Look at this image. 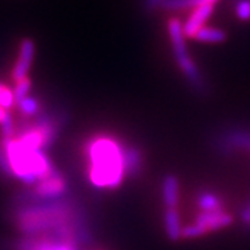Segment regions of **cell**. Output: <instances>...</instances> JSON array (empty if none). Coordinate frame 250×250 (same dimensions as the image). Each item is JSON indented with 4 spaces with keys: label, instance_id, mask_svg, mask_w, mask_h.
<instances>
[{
    "label": "cell",
    "instance_id": "7a4b0ae2",
    "mask_svg": "<svg viewBox=\"0 0 250 250\" xmlns=\"http://www.w3.org/2000/svg\"><path fill=\"white\" fill-rule=\"evenodd\" d=\"M1 146L7 156L11 174L28 185L38 184L54 172L53 166L43 150L29 149L17 138L3 139Z\"/></svg>",
    "mask_w": 250,
    "mask_h": 250
},
{
    "label": "cell",
    "instance_id": "ac0fdd59",
    "mask_svg": "<svg viewBox=\"0 0 250 250\" xmlns=\"http://www.w3.org/2000/svg\"><path fill=\"white\" fill-rule=\"evenodd\" d=\"M14 103H16V99H14L13 90L9 89L7 86H3L0 90V107L7 110L13 107Z\"/></svg>",
    "mask_w": 250,
    "mask_h": 250
},
{
    "label": "cell",
    "instance_id": "7c38bea8",
    "mask_svg": "<svg viewBox=\"0 0 250 250\" xmlns=\"http://www.w3.org/2000/svg\"><path fill=\"white\" fill-rule=\"evenodd\" d=\"M197 206L202 211H217L223 210V200L211 190H203L197 195Z\"/></svg>",
    "mask_w": 250,
    "mask_h": 250
},
{
    "label": "cell",
    "instance_id": "6da1fadb",
    "mask_svg": "<svg viewBox=\"0 0 250 250\" xmlns=\"http://www.w3.org/2000/svg\"><path fill=\"white\" fill-rule=\"evenodd\" d=\"M88 178L99 189H116L126 177L125 147L120 141L108 135L90 138L86 147Z\"/></svg>",
    "mask_w": 250,
    "mask_h": 250
},
{
    "label": "cell",
    "instance_id": "9a60e30c",
    "mask_svg": "<svg viewBox=\"0 0 250 250\" xmlns=\"http://www.w3.org/2000/svg\"><path fill=\"white\" fill-rule=\"evenodd\" d=\"M28 250H77L71 241L41 242L38 245H31Z\"/></svg>",
    "mask_w": 250,
    "mask_h": 250
},
{
    "label": "cell",
    "instance_id": "5bb4252c",
    "mask_svg": "<svg viewBox=\"0 0 250 250\" xmlns=\"http://www.w3.org/2000/svg\"><path fill=\"white\" fill-rule=\"evenodd\" d=\"M207 0H164L161 4V9L175 11V10L196 9L202 4H206Z\"/></svg>",
    "mask_w": 250,
    "mask_h": 250
},
{
    "label": "cell",
    "instance_id": "44dd1931",
    "mask_svg": "<svg viewBox=\"0 0 250 250\" xmlns=\"http://www.w3.org/2000/svg\"><path fill=\"white\" fill-rule=\"evenodd\" d=\"M163 1L164 0H145V10L147 13H153V11H156L159 7H161Z\"/></svg>",
    "mask_w": 250,
    "mask_h": 250
},
{
    "label": "cell",
    "instance_id": "277c9868",
    "mask_svg": "<svg viewBox=\"0 0 250 250\" xmlns=\"http://www.w3.org/2000/svg\"><path fill=\"white\" fill-rule=\"evenodd\" d=\"M232 215L228 211H225L224 208L217 210V211H202L193 223L188 227H184L182 238L195 239L199 236H203L206 233L227 228L232 224Z\"/></svg>",
    "mask_w": 250,
    "mask_h": 250
},
{
    "label": "cell",
    "instance_id": "4fadbf2b",
    "mask_svg": "<svg viewBox=\"0 0 250 250\" xmlns=\"http://www.w3.org/2000/svg\"><path fill=\"white\" fill-rule=\"evenodd\" d=\"M193 39H196L197 42H203V43H221L227 39V34L223 29L215 27H203Z\"/></svg>",
    "mask_w": 250,
    "mask_h": 250
},
{
    "label": "cell",
    "instance_id": "30bf717a",
    "mask_svg": "<svg viewBox=\"0 0 250 250\" xmlns=\"http://www.w3.org/2000/svg\"><path fill=\"white\" fill-rule=\"evenodd\" d=\"M164 227H166V233L171 241H178L179 238H182L184 227L181 225V217H179L177 207L175 208H166V211H164Z\"/></svg>",
    "mask_w": 250,
    "mask_h": 250
},
{
    "label": "cell",
    "instance_id": "8992f818",
    "mask_svg": "<svg viewBox=\"0 0 250 250\" xmlns=\"http://www.w3.org/2000/svg\"><path fill=\"white\" fill-rule=\"evenodd\" d=\"M213 11H214V4H210V3H206V4H202L196 9H193L187 22L182 25L185 38H195L197 32L203 27H206V22L211 17Z\"/></svg>",
    "mask_w": 250,
    "mask_h": 250
},
{
    "label": "cell",
    "instance_id": "7402d4cb",
    "mask_svg": "<svg viewBox=\"0 0 250 250\" xmlns=\"http://www.w3.org/2000/svg\"><path fill=\"white\" fill-rule=\"evenodd\" d=\"M241 220L242 223H243V225H246V227H249L250 228V202L246 205V207L242 210Z\"/></svg>",
    "mask_w": 250,
    "mask_h": 250
},
{
    "label": "cell",
    "instance_id": "52a82bcc",
    "mask_svg": "<svg viewBox=\"0 0 250 250\" xmlns=\"http://www.w3.org/2000/svg\"><path fill=\"white\" fill-rule=\"evenodd\" d=\"M65 181L54 171L52 175L39 181L35 187V193L39 196H60L65 192Z\"/></svg>",
    "mask_w": 250,
    "mask_h": 250
},
{
    "label": "cell",
    "instance_id": "ffe728a7",
    "mask_svg": "<svg viewBox=\"0 0 250 250\" xmlns=\"http://www.w3.org/2000/svg\"><path fill=\"white\" fill-rule=\"evenodd\" d=\"M0 128H1V135L3 139H10L13 138V132H14V124H13V118L10 114L4 117V120L0 123Z\"/></svg>",
    "mask_w": 250,
    "mask_h": 250
},
{
    "label": "cell",
    "instance_id": "2e32d148",
    "mask_svg": "<svg viewBox=\"0 0 250 250\" xmlns=\"http://www.w3.org/2000/svg\"><path fill=\"white\" fill-rule=\"evenodd\" d=\"M17 106L20 108V111L27 117L35 116L36 113L39 111V103H38V100L35 98H29V96L22 99L21 102H18Z\"/></svg>",
    "mask_w": 250,
    "mask_h": 250
},
{
    "label": "cell",
    "instance_id": "3957f363",
    "mask_svg": "<svg viewBox=\"0 0 250 250\" xmlns=\"http://www.w3.org/2000/svg\"><path fill=\"white\" fill-rule=\"evenodd\" d=\"M168 35H170L172 52H174V56H175V60L178 62L179 70L185 75L188 82L197 92H203L206 86L205 80H203L202 74L199 71L197 65L193 62V59L190 57V54L188 53L182 24L177 18H171L168 21Z\"/></svg>",
    "mask_w": 250,
    "mask_h": 250
},
{
    "label": "cell",
    "instance_id": "e0dca14e",
    "mask_svg": "<svg viewBox=\"0 0 250 250\" xmlns=\"http://www.w3.org/2000/svg\"><path fill=\"white\" fill-rule=\"evenodd\" d=\"M31 90V80L29 78H24V80L18 81L16 83V88L13 90L14 93V99H16V103L21 102L22 99H25L28 96Z\"/></svg>",
    "mask_w": 250,
    "mask_h": 250
},
{
    "label": "cell",
    "instance_id": "ba28073f",
    "mask_svg": "<svg viewBox=\"0 0 250 250\" xmlns=\"http://www.w3.org/2000/svg\"><path fill=\"white\" fill-rule=\"evenodd\" d=\"M161 196L166 208H175L179 200V184L174 175H167L161 184Z\"/></svg>",
    "mask_w": 250,
    "mask_h": 250
},
{
    "label": "cell",
    "instance_id": "603a6c76",
    "mask_svg": "<svg viewBox=\"0 0 250 250\" xmlns=\"http://www.w3.org/2000/svg\"><path fill=\"white\" fill-rule=\"evenodd\" d=\"M7 114H9V113H6V110H4V108L0 107V123H1L3 120H4V117L7 116Z\"/></svg>",
    "mask_w": 250,
    "mask_h": 250
},
{
    "label": "cell",
    "instance_id": "5b68a950",
    "mask_svg": "<svg viewBox=\"0 0 250 250\" xmlns=\"http://www.w3.org/2000/svg\"><path fill=\"white\" fill-rule=\"evenodd\" d=\"M34 57H35V43L32 39H24L20 45V52H18L17 62L13 68V80L18 82V81L24 80V78H28V72H29V68L32 65V62H34Z\"/></svg>",
    "mask_w": 250,
    "mask_h": 250
},
{
    "label": "cell",
    "instance_id": "9c48e42d",
    "mask_svg": "<svg viewBox=\"0 0 250 250\" xmlns=\"http://www.w3.org/2000/svg\"><path fill=\"white\" fill-rule=\"evenodd\" d=\"M223 149H245L250 150V132L229 131L220 139Z\"/></svg>",
    "mask_w": 250,
    "mask_h": 250
},
{
    "label": "cell",
    "instance_id": "8fae6325",
    "mask_svg": "<svg viewBox=\"0 0 250 250\" xmlns=\"http://www.w3.org/2000/svg\"><path fill=\"white\" fill-rule=\"evenodd\" d=\"M143 168V156L139 147L128 146L125 147V170L128 177H136Z\"/></svg>",
    "mask_w": 250,
    "mask_h": 250
},
{
    "label": "cell",
    "instance_id": "d6986e66",
    "mask_svg": "<svg viewBox=\"0 0 250 250\" xmlns=\"http://www.w3.org/2000/svg\"><path fill=\"white\" fill-rule=\"evenodd\" d=\"M235 14L242 21L250 20V0H241L235 6Z\"/></svg>",
    "mask_w": 250,
    "mask_h": 250
}]
</instances>
